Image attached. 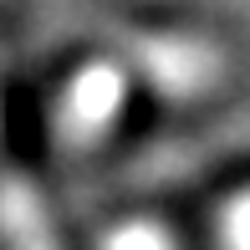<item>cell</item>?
<instances>
[{"label":"cell","instance_id":"obj_1","mask_svg":"<svg viewBox=\"0 0 250 250\" xmlns=\"http://www.w3.org/2000/svg\"><path fill=\"white\" fill-rule=\"evenodd\" d=\"M128 56L148 87H158L164 97H199L220 82L225 72V51L204 36H179V31H153V36H133Z\"/></svg>","mask_w":250,"mask_h":250},{"label":"cell","instance_id":"obj_2","mask_svg":"<svg viewBox=\"0 0 250 250\" xmlns=\"http://www.w3.org/2000/svg\"><path fill=\"white\" fill-rule=\"evenodd\" d=\"M128 102V72L112 62H92L66 82L62 102H56V138L66 148H92L112 133Z\"/></svg>","mask_w":250,"mask_h":250},{"label":"cell","instance_id":"obj_3","mask_svg":"<svg viewBox=\"0 0 250 250\" xmlns=\"http://www.w3.org/2000/svg\"><path fill=\"white\" fill-rule=\"evenodd\" d=\"M0 235L10 250H56L51 220L21 174H0Z\"/></svg>","mask_w":250,"mask_h":250},{"label":"cell","instance_id":"obj_4","mask_svg":"<svg viewBox=\"0 0 250 250\" xmlns=\"http://www.w3.org/2000/svg\"><path fill=\"white\" fill-rule=\"evenodd\" d=\"M102 250H174V240L164 225H118L102 240Z\"/></svg>","mask_w":250,"mask_h":250},{"label":"cell","instance_id":"obj_5","mask_svg":"<svg viewBox=\"0 0 250 250\" xmlns=\"http://www.w3.org/2000/svg\"><path fill=\"white\" fill-rule=\"evenodd\" d=\"M220 245L225 250H250V194L230 199V209L220 214Z\"/></svg>","mask_w":250,"mask_h":250}]
</instances>
